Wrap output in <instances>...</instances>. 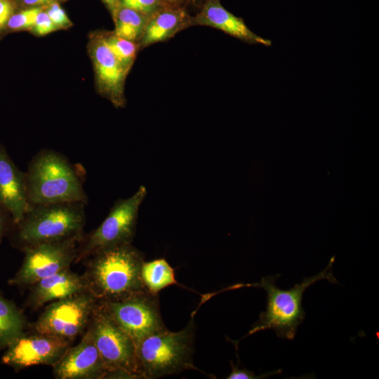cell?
<instances>
[{
	"label": "cell",
	"instance_id": "22",
	"mask_svg": "<svg viewBox=\"0 0 379 379\" xmlns=\"http://www.w3.org/2000/svg\"><path fill=\"white\" fill-rule=\"evenodd\" d=\"M41 8L33 7L13 14L8 21L9 28L15 30L24 29L33 27L36 16Z\"/></svg>",
	"mask_w": 379,
	"mask_h": 379
},
{
	"label": "cell",
	"instance_id": "20",
	"mask_svg": "<svg viewBox=\"0 0 379 379\" xmlns=\"http://www.w3.org/2000/svg\"><path fill=\"white\" fill-rule=\"evenodd\" d=\"M150 16L120 6L114 16V34L132 41L140 40Z\"/></svg>",
	"mask_w": 379,
	"mask_h": 379
},
{
	"label": "cell",
	"instance_id": "5",
	"mask_svg": "<svg viewBox=\"0 0 379 379\" xmlns=\"http://www.w3.org/2000/svg\"><path fill=\"white\" fill-rule=\"evenodd\" d=\"M195 326L192 321L183 329H168L142 339L136 354L142 378L153 379L197 368L193 364Z\"/></svg>",
	"mask_w": 379,
	"mask_h": 379
},
{
	"label": "cell",
	"instance_id": "17",
	"mask_svg": "<svg viewBox=\"0 0 379 379\" xmlns=\"http://www.w3.org/2000/svg\"><path fill=\"white\" fill-rule=\"evenodd\" d=\"M190 16L184 6H168L149 17L140 39L142 47L164 41L178 32L192 26Z\"/></svg>",
	"mask_w": 379,
	"mask_h": 379
},
{
	"label": "cell",
	"instance_id": "16",
	"mask_svg": "<svg viewBox=\"0 0 379 379\" xmlns=\"http://www.w3.org/2000/svg\"><path fill=\"white\" fill-rule=\"evenodd\" d=\"M93 62L102 91L116 106L124 105L123 84L128 68L125 67L100 39L93 51Z\"/></svg>",
	"mask_w": 379,
	"mask_h": 379
},
{
	"label": "cell",
	"instance_id": "31",
	"mask_svg": "<svg viewBox=\"0 0 379 379\" xmlns=\"http://www.w3.org/2000/svg\"><path fill=\"white\" fill-rule=\"evenodd\" d=\"M166 4L171 6H184V3L187 0H163Z\"/></svg>",
	"mask_w": 379,
	"mask_h": 379
},
{
	"label": "cell",
	"instance_id": "15",
	"mask_svg": "<svg viewBox=\"0 0 379 379\" xmlns=\"http://www.w3.org/2000/svg\"><path fill=\"white\" fill-rule=\"evenodd\" d=\"M87 291L82 275L63 270L44 278L31 286L29 303L38 308L46 303L64 299Z\"/></svg>",
	"mask_w": 379,
	"mask_h": 379
},
{
	"label": "cell",
	"instance_id": "14",
	"mask_svg": "<svg viewBox=\"0 0 379 379\" xmlns=\"http://www.w3.org/2000/svg\"><path fill=\"white\" fill-rule=\"evenodd\" d=\"M0 201L10 212L13 224L22 220L29 207L25 173L17 167L1 144Z\"/></svg>",
	"mask_w": 379,
	"mask_h": 379
},
{
	"label": "cell",
	"instance_id": "9",
	"mask_svg": "<svg viewBox=\"0 0 379 379\" xmlns=\"http://www.w3.org/2000/svg\"><path fill=\"white\" fill-rule=\"evenodd\" d=\"M97 302L88 291L51 302L35 322L34 330L72 342L87 328Z\"/></svg>",
	"mask_w": 379,
	"mask_h": 379
},
{
	"label": "cell",
	"instance_id": "6",
	"mask_svg": "<svg viewBox=\"0 0 379 379\" xmlns=\"http://www.w3.org/2000/svg\"><path fill=\"white\" fill-rule=\"evenodd\" d=\"M87 328L107 369L106 378H142L131 336L97 302Z\"/></svg>",
	"mask_w": 379,
	"mask_h": 379
},
{
	"label": "cell",
	"instance_id": "11",
	"mask_svg": "<svg viewBox=\"0 0 379 379\" xmlns=\"http://www.w3.org/2000/svg\"><path fill=\"white\" fill-rule=\"evenodd\" d=\"M72 341L52 335L25 334L8 347L2 363L15 369L32 366H54L71 346Z\"/></svg>",
	"mask_w": 379,
	"mask_h": 379
},
{
	"label": "cell",
	"instance_id": "13",
	"mask_svg": "<svg viewBox=\"0 0 379 379\" xmlns=\"http://www.w3.org/2000/svg\"><path fill=\"white\" fill-rule=\"evenodd\" d=\"M192 25L208 26L251 44L269 46L270 40L251 31L241 18L234 15L222 6L220 0H205L198 14L192 17Z\"/></svg>",
	"mask_w": 379,
	"mask_h": 379
},
{
	"label": "cell",
	"instance_id": "19",
	"mask_svg": "<svg viewBox=\"0 0 379 379\" xmlns=\"http://www.w3.org/2000/svg\"><path fill=\"white\" fill-rule=\"evenodd\" d=\"M25 319L22 312L0 295V349L25 334Z\"/></svg>",
	"mask_w": 379,
	"mask_h": 379
},
{
	"label": "cell",
	"instance_id": "29",
	"mask_svg": "<svg viewBox=\"0 0 379 379\" xmlns=\"http://www.w3.org/2000/svg\"><path fill=\"white\" fill-rule=\"evenodd\" d=\"M102 1L108 6L114 17L120 6L119 0H102Z\"/></svg>",
	"mask_w": 379,
	"mask_h": 379
},
{
	"label": "cell",
	"instance_id": "10",
	"mask_svg": "<svg viewBox=\"0 0 379 379\" xmlns=\"http://www.w3.org/2000/svg\"><path fill=\"white\" fill-rule=\"evenodd\" d=\"M81 239L39 244L23 249L22 264L10 283L20 286H31L41 279L70 268L76 260Z\"/></svg>",
	"mask_w": 379,
	"mask_h": 379
},
{
	"label": "cell",
	"instance_id": "28",
	"mask_svg": "<svg viewBox=\"0 0 379 379\" xmlns=\"http://www.w3.org/2000/svg\"><path fill=\"white\" fill-rule=\"evenodd\" d=\"M13 11L14 6L11 0H0V29L7 25Z\"/></svg>",
	"mask_w": 379,
	"mask_h": 379
},
{
	"label": "cell",
	"instance_id": "24",
	"mask_svg": "<svg viewBox=\"0 0 379 379\" xmlns=\"http://www.w3.org/2000/svg\"><path fill=\"white\" fill-rule=\"evenodd\" d=\"M52 22L58 27H65L71 25V22L65 11L57 3H53L46 11Z\"/></svg>",
	"mask_w": 379,
	"mask_h": 379
},
{
	"label": "cell",
	"instance_id": "1",
	"mask_svg": "<svg viewBox=\"0 0 379 379\" xmlns=\"http://www.w3.org/2000/svg\"><path fill=\"white\" fill-rule=\"evenodd\" d=\"M88 258L82 277L87 291L98 300H118L146 291L140 275L144 258L132 244L107 248Z\"/></svg>",
	"mask_w": 379,
	"mask_h": 379
},
{
	"label": "cell",
	"instance_id": "4",
	"mask_svg": "<svg viewBox=\"0 0 379 379\" xmlns=\"http://www.w3.org/2000/svg\"><path fill=\"white\" fill-rule=\"evenodd\" d=\"M333 261L334 257L323 271L314 276L304 277L300 284H295L288 290H281L276 286V281L280 274L262 277L260 283L255 284V286L262 288L267 292L266 310L260 313L258 320L247 335L271 329L279 338L293 340L298 326L305 317L302 306V298L305 289L321 279L338 283L332 272Z\"/></svg>",
	"mask_w": 379,
	"mask_h": 379
},
{
	"label": "cell",
	"instance_id": "12",
	"mask_svg": "<svg viewBox=\"0 0 379 379\" xmlns=\"http://www.w3.org/2000/svg\"><path fill=\"white\" fill-rule=\"evenodd\" d=\"M53 375L58 379L106 378L107 369L88 328L81 341L53 366Z\"/></svg>",
	"mask_w": 379,
	"mask_h": 379
},
{
	"label": "cell",
	"instance_id": "27",
	"mask_svg": "<svg viewBox=\"0 0 379 379\" xmlns=\"http://www.w3.org/2000/svg\"><path fill=\"white\" fill-rule=\"evenodd\" d=\"M12 225V216L4 204L0 201V243Z\"/></svg>",
	"mask_w": 379,
	"mask_h": 379
},
{
	"label": "cell",
	"instance_id": "21",
	"mask_svg": "<svg viewBox=\"0 0 379 379\" xmlns=\"http://www.w3.org/2000/svg\"><path fill=\"white\" fill-rule=\"evenodd\" d=\"M102 39L116 58L129 69L137 52V46L134 41L119 37L115 34Z\"/></svg>",
	"mask_w": 379,
	"mask_h": 379
},
{
	"label": "cell",
	"instance_id": "26",
	"mask_svg": "<svg viewBox=\"0 0 379 379\" xmlns=\"http://www.w3.org/2000/svg\"><path fill=\"white\" fill-rule=\"evenodd\" d=\"M232 364V372L227 377V379H259V378H265L269 377L270 375H272L274 374H278L281 372V370L277 371H273L271 372H266L265 373L260 374L259 375H256L254 374V372L252 371L247 370L246 368H239L238 366H234L232 361H230Z\"/></svg>",
	"mask_w": 379,
	"mask_h": 379
},
{
	"label": "cell",
	"instance_id": "7",
	"mask_svg": "<svg viewBox=\"0 0 379 379\" xmlns=\"http://www.w3.org/2000/svg\"><path fill=\"white\" fill-rule=\"evenodd\" d=\"M146 194V187L140 186L131 197L116 201L103 222L95 230L83 235L75 260L80 261L114 246L132 244L138 211Z\"/></svg>",
	"mask_w": 379,
	"mask_h": 379
},
{
	"label": "cell",
	"instance_id": "8",
	"mask_svg": "<svg viewBox=\"0 0 379 379\" xmlns=\"http://www.w3.org/2000/svg\"><path fill=\"white\" fill-rule=\"evenodd\" d=\"M112 319L133 340L167 330L161 317L159 295L138 291L113 300H98Z\"/></svg>",
	"mask_w": 379,
	"mask_h": 379
},
{
	"label": "cell",
	"instance_id": "3",
	"mask_svg": "<svg viewBox=\"0 0 379 379\" xmlns=\"http://www.w3.org/2000/svg\"><path fill=\"white\" fill-rule=\"evenodd\" d=\"M85 206L81 202L30 205L22 220L11 226L15 240L23 250L41 243L81 239Z\"/></svg>",
	"mask_w": 379,
	"mask_h": 379
},
{
	"label": "cell",
	"instance_id": "30",
	"mask_svg": "<svg viewBox=\"0 0 379 379\" xmlns=\"http://www.w3.org/2000/svg\"><path fill=\"white\" fill-rule=\"evenodd\" d=\"M22 1L28 6H38L53 2V0H22Z\"/></svg>",
	"mask_w": 379,
	"mask_h": 379
},
{
	"label": "cell",
	"instance_id": "25",
	"mask_svg": "<svg viewBox=\"0 0 379 379\" xmlns=\"http://www.w3.org/2000/svg\"><path fill=\"white\" fill-rule=\"evenodd\" d=\"M58 27L52 22L46 12L40 11L37 15L33 29L38 35H46L55 31Z\"/></svg>",
	"mask_w": 379,
	"mask_h": 379
},
{
	"label": "cell",
	"instance_id": "2",
	"mask_svg": "<svg viewBox=\"0 0 379 379\" xmlns=\"http://www.w3.org/2000/svg\"><path fill=\"white\" fill-rule=\"evenodd\" d=\"M25 173L29 206L62 202L88 204L79 172L60 152L41 149L32 157Z\"/></svg>",
	"mask_w": 379,
	"mask_h": 379
},
{
	"label": "cell",
	"instance_id": "18",
	"mask_svg": "<svg viewBox=\"0 0 379 379\" xmlns=\"http://www.w3.org/2000/svg\"><path fill=\"white\" fill-rule=\"evenodd\" d=\"M141 279L144 288L153 294L173 284H178L174 270L164 258L146 262L141 267Z\"/></svg>",
	"mask_w": 379,
	"mask_h": 379
},
{
	"label": "cell",
	"instance_id": "23",
	"mask_svg": "<svg viewBox=\"0 0 379 379\" xmlns=\"http://www.w3.org/2000/svg\"><path fill=\"white\" fill-rule=\"evenodd\" d=\"M120 6L152 15L169 6L163 0H119Z\"/></svg>",
	"mask_w": 379,
	"mask_h": 379
},
{
	"label": "cell",
	"instance_id": "32",
	"mask_svg": "<svg viewBox=\"0 0 379 379\" xmlns=\"http://www.w3.org/2000/svg\"><path fill=\"white\" fill-rule=\"evenodd\" d=\"M192 1V2H195L197 0H187V1Z\"/></svg>",
	"mask_w": 379,
	"mask_h": 379
}]
</instances>
